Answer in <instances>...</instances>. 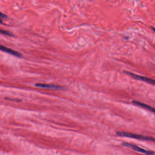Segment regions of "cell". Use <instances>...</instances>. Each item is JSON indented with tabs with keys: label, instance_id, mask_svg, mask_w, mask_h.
Returning a JSON list of instances; mask_svg holds the SVG:
<instances>
[{
	"label": "cell",
	"instance_id": "9",
	"mask_svg": "<svg viewBox=\"0 0 155 155\" xmlns=\"http://www.w3.org/2000/svg\"><path fill=\"white\" fill-rule=\"evenodd\" d=\"M0 23H2V20H0Z\"/></svg>",
	"mask_w": 155,
	"mask_h": 155
},
{
	"label": "cell",
	"instance_id": "5",
	"mask_svg": "<svg viewBox=\"0 0 155 155\" xmlns=\"http://www.w3.org/2000/svg\"><path fill=\"white\" fill-rule=\"evenodd\" d=\"M36 87H38L47 88V89H56V90H62L63 88L61 86L58 85H55L49 84H44V83H36L35 84Z\"/></svg>",
	"mask_w": 155,
	"mask_h": 155
},
{
	"label": "cell",
	"instance_id": "4",
	"mask_svg": "<svg viewBox=\"0 0 155 155\" xmlns=\"http://www.w3.org/2000/svg\"><path fill=\"white\" fill-rule=\"evenodd\" d=\"M0 50L5 52H7V53H9V54H11L12 55L17 56L18 58H21L23 56L22 54L19 52H17L15 50L9 48L2 46V45H0Z\"/></svg>",
	"mask_w": 155,
	"mask_h": 155
},
{
	"label": "cell",
	"instance_id": "2",
	"mask_svg": "<svg viewBox=\"0 0 155 155\" xmlns=\"http://www.w3.org/2000/svg\"><path fill=\"white\" fill-rule=\"evenodd\" d=\"M121 145L124 146H127V147L131 148L134 150L135 151H136V152H139L140 153H144V154H146V155H152L154 153V152H152V151H147L146 150L140 148L139 146H137L130 144V143H129L123 142L121 143Z\"/></svg>",
	"mask_w": 155,
	"mask_h": 155
},
{
	"label": "cell",
	"instance_id": "8",
	"mask_svg": "<svg viewBox=\"0 0 155 155\" xmlns=\"http://www.w3.org/2000/svg\"><path fill=\"white\" fill-rule=\"evenodd\" d=\"M7 17L6 14H5L0 12V17H1V18H6Z\"/></svg>",
	"mask_w": 155,
	"mask_h": 155
},
{
	"label": "cell",
	"instance_id": "7",
	"mask_svg": "<svg viewBox=\"0 0 155 155\" xmlns=\"http://www.w3.org/2000/svg\"><path fill=\"white\" fill-rule=\"evenodd\" d=\"M0 33L3 34V35L9 36H13V34L12 33L9 32V31H7V30H4L0 29Z\"/></svg>",
	"mask_w": 155,
	"mask_h": 155
},
{
	"label": "cell",
	"instance_id": "6",
	"mask_svg": "<svg viewBox=\"0 0 155 155\" xmlns=\"http://www.w3.org/2000/svg\"><path fill=\"white\" fill-rule=\"evenodd\" d=\"M132 102L134 104L136 105H137V106H139V107H142L143 108L147 109V110H149L150 111L153 112V113L155 112V109H154V108H153L152 107H151V106H149L148 105L143 103H142V102H139V101H132Z\"/></svg>",
	"mask_w": 155,
	"mask_h": 155
},
{
	"label": "cell",
	"instance_id": "1",
	"mask_svg": "<svg viewBox=\"0 0 155 155\" xmlns=\"http://www.w3.org/2000/svg\"><path fill=\"white\" fill-rule=\"evenodd\" d=\"M117 135L120 136L129 137V138H134L136 139L142 140H147V141L154 142L155 140L154 138L153 137L143 136V135L133 134L132 133L127 132H117Z\"/></svg>",
	"mask_w": 155,
	"mask_h": 155
},
{
	"label": "cell",
	"instance_id": "3",
	"mask_svg": "<svg viewBox=\"0 0 155 155\" xmlns=\"http://www.w3.org/2000/svg\"><path fill=\"white\" fill-rule=\"evenodd\" d=\"M126 73H127V74L131 76L132 78L136 79H137V80L143 81H145V82L150 83V84H151L153 85H154V84H155V81H154V80H153V79H151L149 78L143 77V76L137 75L134 74L130 73V72H126Z\"/></svg>",
	"mask_w": 155,
	"mask_h": 155
}]
</instances>
